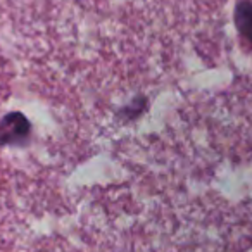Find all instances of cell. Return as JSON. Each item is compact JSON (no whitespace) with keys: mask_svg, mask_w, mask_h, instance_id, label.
I'll return each instance as SVG.
<instances>
[{"mask_svg":"<svg viewBox=\"0 0 252 252\" xmlns=\"http://www.w3.org/2000/svg\"><path fill=\"white\" fill-rule=\"evenodd\" d=\"M251 162L252 0H0L2 189L169 206Z\"/></svg>","mask_w":252,"mask_h":252,"instance_id":"obj_1","label":"cell"}]
</instances>
